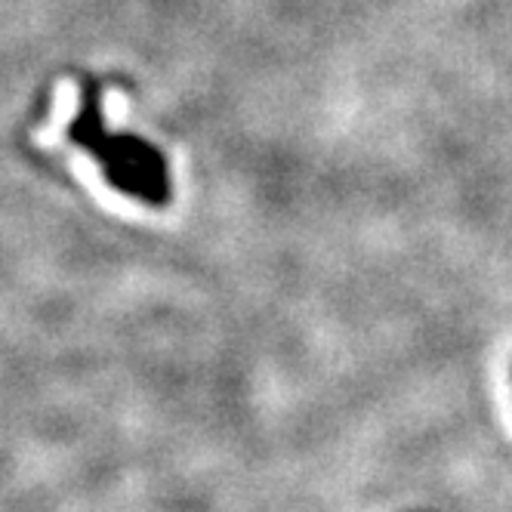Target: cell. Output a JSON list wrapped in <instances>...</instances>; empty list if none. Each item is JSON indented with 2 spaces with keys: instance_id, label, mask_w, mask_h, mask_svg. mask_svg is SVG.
<instances>
[{
  "instance_id": "6da1fadb",
  "label": "cell",
  "mask_w": 512,
  "mask_h": 512,
  "mask_svg": "<svg viewBox=\"0 0 512 512\" xmlns=\"http://www.w3.org/2000/svg\"><path fill=\"white\" fill-rule=\"evenodd\" d=\"M56 115L62 118V133L53 130L50 142H56V139L71 142L75 139L78 149L96 167L102 186L121 192L124 198L145 201V204H164L167 201L170 186H167L164 158L139 139L112 136V130H105L99 105H87V108H81V112L71 115L68 102L62 99Z\"/></svg>"
}]
</instances>
